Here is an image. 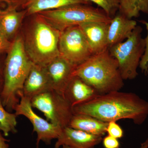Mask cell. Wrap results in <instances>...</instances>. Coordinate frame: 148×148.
Returning a JSON list of instances; mask_svg holds the SVG:
<instances>
[{
  "label": "cell",
  "mask_w": 148,
  "mask_h": 148,
  "mask_svg": "<svg viewBox=\"0 0 148 148\" xmlns=\"http://www.w3.org/2000/svg\"><path fill=\"white\" fill-rule=\"evenodd\" d=\"M73 110L74 114L87 115L105 122L127 119L141 125L148 116V101L133 92L115 91L73 106Z\"/></svg>",
  "instance_id": "obj_1"
},
{
  "label": "cell",
  "mask_w": 148,
  "mask_h": 148,
  "mask_svg": "<svg viewBox=\"0 0 148 148\" xmlns=\"http://www.w3.org/2000/svg\"><path fill=\"white\" fill-rule=\"evenodd\" d=\"M7 53L3 87L0 98L6 110L12 112L19 103L24 82L34 63L27 55L21 36L15 37Z\"/></svg>",
  "instance_id": "obj_2"
},
{
  "label": "cell",
  "mask_w": 148,
  "mask_h": 148,
  "mask_svg": "<svg viewBox=\"0 0 148 148\" xmlns=\"http://www.w3.org/2000/svg\"><path fill=\"white\" fill-rule=\"evenodd\" d=\"M73 75L93 88L99 95L120 91L124 86L117 61L110 55L108 49L92 54L76 67Z\"/></svg>",
  "instance_id": "obj_3"
},
{
  "label": "cell",
  "mask_w": 148,
  "mask_h": 148,
  "mask_svg": "<svg viewBox=\"0 0 148 148\" xmlns=\"http://www.w3.org/2000/svg\"><path fill=\"white\" fill-rule=\"evenodd\" d=\"M35 15L36 17L24 39V47L33 63L45 66L60 56L59 41L61 32L39 14Z\"/></svg>",
  "instance_id": "obj_4"
},
{
  "label": "cell",
  "mask_w": 148,
  "mask_h": 148,
  "mask_svg": "<svg viewBox=\"0 0 148 148\" xmlns=\"http://www.w3.org/2000/svg\"><path fill=\"white\" fill-rule=\"evenodd\" d=\"M56 29L62 32L88 21L110 22L112 18L102 9L89 4H75L38 13Z\"/></svg>",
  "instance_id": "obj_5"
},
{
  "label": "cell",
  "mask_w": 148,
  "mask_h": 148,
  "mask_svg": "<svg viewBox=\"0 0 148 148\" xmlns=\"http://www.w3.org/2000/svg\"><path fill=\"white\" fill-rule=\"evenodd\" d=\"M142 31V27L137 26L125 41L108 48L110 55L117 61L123 80L134 79L138 76L137 69L145 49Z\"/></svg>",
  "instance_id": "obj_6"
},
{
  "label": "cell",
  "mask_w": 148,
  "mask_h": 148,
  "mask_svg": "<svg viewBox=\"0 0 148 148\" xmlns=\"http://www.w3.org/2000/svg\"><path fill=\"white\" fill-rule=\"evenodd\" d=\"M31 101L33 108L41 112L48 121L61 129L69 126L74 115L73 106L63 93L51 89Z\"/></svg>",
  "instance_id": "obj_7"
},
{
  "label": "cell",
  "mask_w": 148,
  "mask_h": 148,
  "mask_svg": "<svg viewBox=\"0 0 148 148\" xmlns=\"http://www.w3.org/2000/svg\"><path fill=\"white\" fill-rule=\"evenodd\" d=\"M59 51L61 57L76 67L92 55L86 38L78 25L69 27L61 32Z\"/></svg>",
  "instance_id": "obj_8"
},
{
  "label": "cell",
  "mask_w": 148,
  "mask_h": 148,
  "mask_svg": "<svg viewBox=\"0 0 148 148\" xmlns=\"http://www.w3.org/2000/svg\"><path fill=\"white\" fill-rule=\"evenodd\" d=\"M14 111L17 116H23L32 123L33 132L37 135V147H39L40 142L50 145L52 140H57L61 134L62 129L37 114L33 110L31 100L23 94L20 95L19 103Z\"/></svg>",
  "instance_id": "obj_9"
},
{
  "label": "cell",
  "mask_w": 148,
  "mask_h": 148,
  "mask_svg": "<svg viewBox=\"0 0 148 148\" xmlns=\"http://www.w3.org/2000/svg\"><path fill=\"white\" fill-rule=\"evenodd\" d=\"M52 89L64 94L72 78L76 66L61 56L45 66Z\"/></svg>",
  "instance_id": "obj_10"
},
{
  "label": "cell",
  "mask_w": 148,
  "mask_h": 148,
  "mask_svg": "<svg viewBox=\"0 0 148 148\" xmlns=\"http://www.w3.org/2000/svg\"><path fill=\"white\" fill-rule=\"evenodd\" d=\"M110 22L93 21L78 25L84 34L92 54L109 48L108 32Z\"/></svg>",
  "instance_id": "obj_11"
},
{
  "label": "cell",
  "mask_w": 148,
  "mask_h": 148,
  "mask_svg": "<svg viewBox=\"0 0 148 148\" xmlns=\"http://www.w3.org/2000/svg\"><path fill=\"white\" fill-rule=\"evenodd\" d=\"M103 139L101 136L67 126L62 129L54 148H60L63 145L74 148H93L101 143Z\"/></svg>",
  "instance_id": "obj_12"
},
{
  "label": "cell",
  "mask_w": 148,
  "mask_h": 148,
  "mask_svg": "<svg viewBox=\"0 0 148 148\" xmlns=\"http://www.w3.org/2000/svg\"><path fill=\"white\" fill-rule=\"evenodd\" d=\"M52 89L45 66L33 64L23 88V95L30 100Z\"/></svg>",
  "instance_id": "obj_13"
},
{
  "label": "cell",
  "mask_w": 148,
  "mask_h": 148,
  "mask_svg": "<svg viewBox=\"0 0 148 148\" xmlns=\"http://www.w3.org/2000/svg\"><path fill=\"white\" fill-rule=\"evenodd\" d=\"M137 26V23L135 20L127 18L120 12L115 14L109 23V48L126 40Z\"/></svg>",
  "instance_id": "obj_14"
},
{
  "label": "cell",
  "mask_w": 148,
  "mask_h": 148,
  "mask_svg": "<svg viewBox=\"0 0 148 148\" xmlns=\"http://www.w3.org/2000/svg\"><path fill=\"white\" fill-rule=\"evenodd\" d=\"M64 95L74 106L90 101L99 94L79 77L73 76L66 87Z\"/></svg>",
  "instance_id": "obj_15"
},
{
  "label": "cell",
  "mask_w": 148,
  "mask_h": 148,
  "mask_svg": "<svg viewBox=\"0 0 148 148\" xmlns=\"http://www.w3.org/2000/svg\"><path fill=\"white\" fill-rule=\"evenodd\" d=\"M27 12L24 10L0 9V31L11 42L17 36Z\"/></svg>",
  "instance_id": "obj_16"
},
{
  "label": "cell",
  "mask_w": 148,
  "mask_h": 148,
  "mask_svg": "<svg viewBox=\"0 0 148 148\" xmlns=\"http://www.w3.org/2000/svg\"><path fill=\"white\" fill-rule=\"evenodd\" d=\"M108 123L87 115L74 114L69 126L92 135L103 137L107 133Z\"/></svg>",
  "instance_id": "obj_17"
},
{
  "label": "cell",
  "mask_w": 148,
  "mask_h": 148,
  "mask_svg": "<svg viewBox=\"0 0 148 148\" xmlns=\"http://www.w3.org/2000/svg\"><path fill=\"white\" fill-rule=\"evenodd\" d=\"M89 3L86 0H28L24 9L27 12V15H33L70 5L89 4Z\"/></svg>",
  "instance_id": "obj_18"
},
{
  "label": "cell",
  "mask_w": 148,
  "mask_h": 148,
  "mask_svg": "<svg viewBox=\"0 0 148 148\" xmlns=\"http://www.w3.org/2000/svg\"><path fill=\"white\" fill-rule=\"evenodd\" d=\"M119 11L130 19L138 17L141 12L148 14V0H120Z\"/></svg>",
  "instance_id": "obj_19"
},
{
  "label": "cell",
  "mask_w": 148,
  "mask_h": 148,
  "mask_svg": "<svg viewBox=\"0 0 148 148\" xmlns=\"http://www.w3.org/2000/svg\"><path fill=\"white\" fill-rule=\"evenodd\" d=\"M17 116L14 113L6 110L0 98V130L4 136L7 137L10 133L15 134L17 132Z\"/></svg>",
  "instance_id": "obj_20"
},
{
  "label": "cell",
  "mask_w": 148,
  "mask_h": 148,
  "mask_svg": "<svg viewBox=\"0 0 148 148\" xmlns=\"http://www.w3.org/2000/svg\"><path fill=\"white\" fill-rule=\"evenodd\" d=\"M96 4L110 17L112 18L119 10L120 0H86Z\"/></svg>",
  "instance_id": "obj_21"
},
{
  "label": "cell",
  "mask_w": 148,
  "mask_h": 148,
  "mask_svg": "<svg viewBox=\"0 0 148 148\" xmlns=\"http://www.w3.org/2000/svg\"><path fill=\"white\" fill-rule=\"evenodd\" d=\"M28 0H0V9H16L24 8Z\"/></svg>",
  "instance_id": "obj_22"
},
{
  "label": "cell",
  "mask_w": 148,
  "mask_h": 148,
  "mask_svg": "<svg viewBox=\"0 0 148 148\" xmlns=\"http://www.w3.org/2000/svg\"><path fill=\"white\" fill-rule=\"evenodd\" d=\"M107 133L108 135L116 139H121L123 137L124 132L122 127L118 124L116 121H112L108 123Z\"/></svg>",
  "instance_id": "obj_23"
},
{
  "label": "cell",
  "mask_w": 148,
  "mask_h": 148,
  "mask_svg": "<svg viewBox=\"0 0 148 148\" xmlns=\"http://www.w3.org/2000/svg\"><path fill=\"white\" fill-rule=\"evenodd\" d=\"M143 23L145 25L147 34V37L145 38V53L140 61L139 67L142 72L147 74L148 73V22L145 21Z\"/></svg>",
  "instance_id": "obj_24"
},
{
  "label": "cell",
  "mask_w": 148,
  "mask_h": 148,
  "mask_svg": "<svg viewBox=\"0 0 148 148\" xmlns=\"http://www.w3.org/2000/svg\"><path fill=\"white\" fill-rule=\"evenodd\" d=\"M102 142L105 148H119L120 146L118 139L109 135L104 137Z\"/></svg>",
  "instance_id": "obj_25"
},
{
  "label": "cell",
  "mask_w": 148,
  "mask_h": 148,
  "mask_svg": "<svg viewBox=\"0 0 148 148\" xmlns=\"http://www.w3.org/2000/svg\"><path fill=\"white\" fill-rule=\"evenodd\" d=\"M12 42L9 40L0 31V54L7 53L10 49Z\"/></svg>",
  "instance_id": "obj_26"
},
{
  "label": "cell",
  "mask_w": 148,
  "mask_h": 148,
  "mask_svg": "<svg viewBox=\"0 0 148 148\" xmlns=\"http://www.w3.org/2000/svg\"><path fill=\"white\" fill-rule=\"evenodd\" d=\"M4 63L3 64L2 62L0 60V97L2 91L4 84Z\"/></svg>",
  "instance_id": "obj_27"
},
{
  "label": "cell",
  "mask_w": 148,
  "mask_h": 148,
  "mask_svg": "<svg viewBox=\"0 0 148 148\" xmlns=\"http://www.w3.org/2000/svg\"><path fill=\"white\" fill-rule=\"evenodd\" d=\"M0 132V148H9V145L8 144L9 140L6 139Z\"/></svg>",
  "instance_id": "obj_28"
},
{
  "label": "cell",
  "mask_w": 148,
  "mask_h": 148,
  "mask_svg": "<svg viewBox=\"0 0 148 148\" xmlns=\"http://www.w3.org/2000/svg\"><path fill=\"white\" fill-rule=\"evenodd\" d=\"M140 148H148V138L144 143L141 144Z\"/></svg>",
  "instance_id": "obj_29"
},
{
  "label": "cell",
  "mask_w": 148,
  "mask_h": 148,
  "mask_svg": "<svg viewBox=\"0 0 148 148\" xmlns=\"http://www.w3.org/2000/svg\"><path fill=\"white\" fill-rule=\"evenodd\" d=\"M61 147H62V148H74L72 147H70V146L67 145H63Z\"/></svg>",
  "instance_id": "obj_30"
},
{
  "label": "cell",
  "mask_w": 148,
  "mask_h": 148,
  "mask_svg": "<svg viewBox=\"0 0 148 148\" xmlns=\"http://www.w3.org/2000/svg\"><path fill=\"white\" fill-rule=\"evenodd\" d=\"M35 148H39V147H36Z\"/></svg>",
  "instance_id": "obj_31"
}]
</instances>
